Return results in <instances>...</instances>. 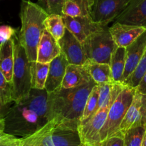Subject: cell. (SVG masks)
Returning <instances> with one entry per match:
<instances>
[{
    "mask_svg": "<svg viewBox=\"0 0 146 146\" xmlns=\"http://www.w3.org/2000/svg\"><path fill=\"white\" fill-rule=\"evenodd\" d=\"M48 92L31 89L28 96L9 107L4 117V133L18 138L31 135L48 122Z\"/></svg>",
    "mask_w": 146,
    "mask_h": 146,
    "instance_id": "6da1fadb",
    "label": "cell"
},
{
    "mask_svg": "<svg viewBox=\"0 0 146 146\" xmlns=\"http://www.w3.org/2000/svg\"><path fill=\"white\" fill-rule=\"evenodd\" d=\"M94 80L74 88L60 87L48 93L47 117L78 129L81 121L87 100L94 86Z\"/></svg>",
    "mask_w": 146,
    "mask_h": 146,
    "instance_id": "7a4b0ae2",
    "label": "cell"
},
{
    "mask_svg": "<svg viewBox=\"0 0 146 146\" xmlns=\"http://www.w3.org/2000/svg\"><path fill=\"white\" fill-rule=\"evenodd\" d=\"M48 15L39 4L30 0L21 1L19 13L21 26L17 35L30 62L36 61L37 47L45 30L44 21Z\"/></svg>",
    "mask_w": 146,
    "mask_h": 146,
    "instance_id": "3957f363",
    "label": "cell"
},
{
    "mask_svg": "<svg viewBox=\"0 0 146 146\" xmlns=\"http://www.w3.org/2000/svg\"><path fill=\"white\" fill-rule=\"evenodd\" d=\"M19 143L24 146H79L82 142L78 129L51 120L31 135L19 138Z\"/></svg>",
    "mask_w": 146,
    "mask_h": 146,
    "instance_id": "277c9868",
    "label": "cell"
},
{
    "mask_svg": "<svg viewBox=\"0 0 146 146\" xmlns=\"http://www.w3.org/2000/svg\"><path fill=\"white\" fill-rule=\"evenodd\" d=\"M17 33L13 37L14 64L11 80V92L14 102H18L25 98L32 89L31 62L29 61L25 50L20 43Z\"/></svg>",
    "mask_w": 146,
    "mask_h": 146,
    "instance_id": "5b68a950",
    "label": "cell"
},
{
    "mask_svg": "<svg viewBox=\"0 0 146 146\" xmlns=\"http://www.w3.org/2000/svg\"><path fill=\"white\" fill-rule=\"evenodd\" d=\"M136 90L125 85L111 106L106 121L100 133L101 142L120 132V126L131 106Z\"/></svg>",
    "mask_w": 146,
    "mask_h": 146,
    "instance_id": "8992f818",
    "label": "cell"
},
{
    "mask_svg": "<svg viewBox=\"0 0 146 146\" xmlns=\"http://www.w3.org/2000/svg\"><path fill=\"white\" fill-rule=\"evenodd\" d=\"M87 60L110 64L111 58L117 45L109 29L105 27L90 35L82 43Z\"/></svg>",
    "mask_w": 146,
    "mask_h": 146,
    "instance_id": "52a82bcc",
    "label": "cell"
},
{
    "mask_svg": "<svg viewBox=\"0 0 146 146\" xmlns=\"http://www.w3.org/2000/svg\"><path fill=\"white\" fill-rule=\"evenodd\" d=\"M113 102V101L109 102L91 117L80 123L78 130L82 143L90 146H98L101 143L100 133L106 121L110 107Z\"/></svg>",
    "mask_w": 146,
    "mask_h": 146,
    "instance_id": "ba28073f",
    "label": "cell"
},
{
    "mask_svg": "<svg viewBox=\"0 0 146 146\" xmlns=\"http://www.w3.org/2000/svg\"><path fill=\"white\" fill-rule=\"evenodd\" d=\"M131 0H95L91 17L103 27L117 18L123 11Z\"/></svg>",
    "mask_w": 146,
    "mask_h": 146,
    "instance_id": "9c48e42d",
    "label": "cell"
},
{
    "mask_svg": "<svg viewBox=\"0 0 146 146\" xmlns=\"http://www.w3.org/2000/svg\"><path fill=\"white\" fill-rule=\"evenodd\" d=\"M62 17L66 29L81 43L94 32L105 27L94 21L91 16L72 17L62 15Z\"/></svg>",
    "mask_w": 146,
    "mask_h": 146,
    "instance_id": "30bf717a",
    "label": "cell"
},
{
    "mask_svg": "<svg viewBox=\"0 0 146 146\" xmlns=\"http://www.w3.org/2000/svg\"><path fill=\"white\" fill-rule=\"evenodd\" d=\"M145 125L146 94L135 92L132 103L120 126V132L124 135L131 127Z\"/></svg>",
    "mask_w": 146,
    "mask_h": 146,
    "instance_id": "8fae6325",
    "label": "cell"
},
{
    "mask_svg": "<svg viewBox=\"0 0 146 146\" xmlns=\"http://www.w3.org/2000/svg\"><path fill=\"white\" fill-rule=\"evenodd\" d=\"M58 42L61 53L68 60V64L83 65L86 62L87 57L84 52L82 43L68 29H66L64 35Z\"/></svg>",
    "mask_w": 146,
    "mask_h": 146,
    "instance_id": "7c38bea8",
    "label": "cell"
},
{
    "mask_svg": "<svg viewBox=\"0 0 146 146\" xmlns=\"http://www.w3.org/2000/svg\"><path fill=\"white\" fill-rule=\"evenodd\" d=\"M115 22L146 28V0H131Z\"/></svg>",
    "mask_w": 146,
    "mask_h": 146,
    "instance_id": "4fadbf2b",
    "label": "cell"
},
{
    "mask_svg": "<svg viewBox=\"0 0 146 146\" xmlns=\"http://www.w3.org/2000/svg\"><path fill=\"white\" fill-rule=\"evenodd\" d=\"M146 50V30L129 46L125 47V67L121 83L124 84L138 66Z\"/></svg>",
    "mask_w": 146,
    "mask_h": 146,
    "instance_id": "5bb4252c",
    "label": "cell"
},
{
    "mask_svg": "<svg viewBox=\"0 0 146 146\" xmlns=\"http://www.w3.org/2000/svg\"><path fill=\"white\" fill-rule=\"evenodd\" d=\"M108 29L117 47L125 48L141 35L146 28L115 22Z\"/></svg>",
    "mask_w": 146,
    "mask_h": 146,
    "instance_id": "9a60e30c",
    "label": "cell"
},
{
    "mask_svg": "<svg viewBox=\"0 0 146 146\" xmlns=\"http://www.w3.org/2000/svg\"><path fill=\"white\" fill-rule=\"evenodd\" d=\"M68 65V60L63 53H61L50 62L48 77L44 88L47 92H52L61 87Z\"/></svg>",
    "mask_w": 146,
    "mask_h": 146,
    "instance_id": "2e32d148",
    "label": "cell"
},
{
    "mask_svg": "<svg viewBox=\"0 0 146 146\" xmlns=\"http://www.w3.org/2000/svg\"><path fill=\"white\" fill-rule=\"evenodd\" d=\"M61 53L58 41L46 30H44L37 47L36 61L50 63Z\"/></svg>",
    "mask_w": 146,
    "mask_h": 146,
    "instance_id": "e0dca14e",
    "label": "cell"
},
{
    "mask_svg": "<svg viewBox=\"0 0 146 146\" xmlns=\"http://www.w3.org/2000/svg\"><path fill=\"white\" fill-rule=\"evenodd\" d=\"M92 80L84 65L68 64L61 87L64 88H74L88 84Z\"/></svg>",
    "mask_w": 146,
    "mask_h": 146,
    "instance_id": "ac0fdd59",
    "label": "cell"
},
{
    "mask_svg": "<svg viewBox=\"0 0 146 146\" xmlns=\"http://www.w3.org/2000/svg\"><path fill=\"white\" fill-rule=\"evenodd\" d=\"M14 64V40L13 37L0 43V70L7 80L11 83Z\"/></svg>",
    "mask_w": 146,
    "mask_h": 146,
    "instance_id": "d6986e66",
    "label": "cell"
},
{
    "mask_svg": "<svg viewBox=\"0 0 146 146\" xmlns=\"http://www.w3.org/2000/svg\"><path fill=\"white\" fill-rule=\"evenodd\" d=\"M83 65L86 69L91 79L97 84L114 82L112 78L110 64L96 62L87 60Z\"/></svg>",
    "mask_w": 146,
    "mask_h": 146,
    "instance_id": "ffe728a7",
    "label": "cell"
},
{
    "mask_svg": "<svg viewBox=\"0 0 146 146\" xmlns=\"http://www.w3.org/2000/svg\"><path fill=\"white\" fill-rule=\"evenodd\" d=\"M95 0H65L63 15L69 17L91 16Z\"/></svg>",
    "mask_w": 146,
    "mask_h": 146,
    "instance_id": "44dd1931",
    "label": "cell"
},
{
    "mask_svg": "<svg viewBox=\"0 0 146 146\" xmlns=\"http://www.w3.org/2000/svg\"><path fill=\"white\" fill-rule=\"evenodd\" d=\"M126 50L125 47H118L113 52L110 62L111 74L114 82H121L125 67Z\"/></svg>",
    "mask_w": 146,
    "mask_h": 146,
    "instance_id": "7402d4cb",
    "label": "cell"
},
{
    "mask_svg": "<svg viewBox=\"0 0 146 146\" xmlns=\"http://www.w3.org/2000/svg\"><path fill=\"white\" fill-rule=\"evenodd\" d=\"M50 63L32 62L30 65L31 77V87L36 90H44L48 77Z\"/></svg>",
    "mask_w": 146,
    "mask_h": 146,
    "instance_id": "603a6c76",
    "label": "cell"
},
{
    "mask_svg": "<svg viewBox=\"0 0 146 146\" xmlns=\"http://www.w3.org/2000/svg\"><path fill=\"white\" fill-rule=\"evenodd\" d=\"M45 29L48 31L56 41H59L66 31V27L62 16L58 14H48L44 21Z\"/></svg>",
    "mask_w": 146,
    "mask_h": 146,
    "instance_id": "cb8c5ba5",
    "label": "cell"
},
{
    "mask_svg": "<svg viewBox=\"0 0 146 146\" xmlns=\"http://www.w3.org/2000/svg\"><path fill=\"white\" fill-rule=\"evenodd\" d=\"M146 131L145 125L131 127L123 135L124 146H141Z\"/></svg>",
    "mask_w": 146,
    "mask_h": 146,
    "instance_id": "d4e9b609",
    "label": "cell"
},
{
    "mask_svg": "<svg viewBox=\"0 0 146 146\" xmlns=\"http://www.w3.org/2000/svg\"><path fill=\"white\" fill-rule=\"evenodd\" d=\"M146 72V50L143 55L142 58L140 60L138 66L134 70L133 72L131 74L129 77L124 82V84L128 87L136 88L142 80L143 77Z\"/></svg>",
    "mask_w": 146,
    "mask_h": 146,
    "instance_id": "484cf974",
    "label": "cell"
},
{
    "mask_svg": "<svg viewBox=\"0 0 146 146\" xmlns=\"http://www.w3.org/2000/svg\"><path fill=\"white\" fill-rule=\"evenodd\" d=\"M98 98H99V85L96 84L88 97L81 121L88 119L98 111Z\"/></svg>",
    "mask_w": 146,
    "mask_h": 146,
    "instance_id": "4316f807",
    "label": "cell"
},
{
    "mask_svg": "<svg viewBox=\"0 0 146 146\" xmlns=\"http://www.w3.org/2000/svg\"><path fill=\"white\" fill-rule=\"evenodd\" d=\"M0 97L4 105H9L12 102L11 83L7 80L0 70Z\"/></svg>",
    "mask_w": 146,
    "mask_h": 146,
    "instance_id": "83f0119b",
    "label": "cell"
},
{
    "mask_svg": "<svg viewBox=\"0 0 146 146\" xmlns=\"http://www.w3.org/2000/svg\"><path fill=\"white\" fill-rule=\"evenodd\" d=\"M40 2L44 4L43 8L48 14L63 15V7L65 0H41Z\"/></svg>",
    "mask_w": 146,
    "mask_h": 146,
    "instance_id": "f1b7e54d",
    "label": "cell"
},
{
    "mask_svg": "<svg viewBox=\"0 0 146 146\" xmlns=\"http://www.w3.org/2000/svg\"><path fill=\"white\" fill-rule=\"evenodd\" d=\"M98 146H124L123 135L119 132L115 135L102 140Z\"/></svg>",
    "mask_w": 146,
    "mask_h": 146,
    "instance_id": "f546056e",
    "label": "cell"
},
{
    "mask_svg": "<svg viewBox=\"0 0 146 146\" xmlns=\"http://www.w3.org/2000/svg\"><path fill=\"white\" fill-rule=\"evenodd\" d=\"M18 32L16 29L9 25L0 26V43L11 40Z\"/></svg>",
    "mask_w": 146,
    "mask_h": 146,
    "instance_id": "4dcf8cb0",
    "label": "cell"
},
{
    "mask_svg": "<svg viewBox=\"0 0 146 146\" xmlns=\"http://www.w3.org/2000/svg\"><path fill=\"white\" fill-rule=\"evenodd\" d=\"M136 92L143 94H146V72L145 75L143 77L142 80L141 81L138 87L135 88Z\"/></svg>",
    "mask_w": 146,
    "mask_h": 146,
    "instance_id": "1f68e13d",
    "label": "cell"
},
{
    "mask_svg": "<svg viewBox=\"0 0 146 146\" xmlns=\"http://www.w3.org/2000/svg\"><path fill=\"white\" fill-rule=\"evenodd\" d=\"M9 107L8 105H4L1 101V99L0 97V117L4 118L5 115H7V112H8Z\"/></svg>",
    "mask_w": 146,
    "mask_h": 146,
    "instance_id": "d6a6232c",
    "label": "cell"
},
{
    "mask_svg": "<svg viewBox=\"0 0 146 146\" xmlns=\"http://www.w3.org/2000/svg\"><path fill=\"white\" fill-rule=\"evenodd\" d=\"M0 131L4 132V119L0 117Z\"/></svg>",
    "mask_w": 146,
    "mask_h": 146,
    "instance_id": "836d02e7",
    "label": "cell"
},
{
    "mask_svg": "<svg viewBox=\"0 0 146 146\" xmlns=\"http://www.w3.org/2000/svg\"><path fill=\"white\" fill-rule=\"evenodd\" d=\"M141 146H146V131H145V135H144L142 145H141Z\"/></svg>",
    "mask_w": 146,
    "mask_h": 146,
    "instance_id": "e575fe53",
    "label": "cell"
},
{
    "mask_svg": "<svg viewBox=\"0 0 146 146\" xmlns=\"http://www.w3.org/2000/svg\"><path fill=\"white\" fill-rule=\"evenodd\" d=\"M19 138H18V139H17V140H15V141H14V143H11V145H9V146H17V145H18V141H19Z\"/></svg>",
    "mask_w": 146,
    "mask_h": 146,
    "instance_id": "d590c367",
    "label": "cell"
},
{
    "mask_svg": "<svg viewBox=\"0 0 146 146\" xmlns=\"http://www.w3.org/2000/svg\"><path fill=\"white\" fill-rule=\"evenodd\" d=\"M79 146H90V145H86V144H84V143H81V145Z\"/></svg>",
    "mask_w": 146,
    "mask_h": 146,
    "instance_id": "8d00e7d4",
    "label": "cell"
},
{
    "mask_svg": "<svg viewBox=\"0 0 146 146\" xmlns=\"http://www.w3.org/2000/svg\"><path fill=\"white\" fill-rule=\"evenodd\" d=\"M17 146H24V145H21V144H20V143H19V139L18 145H17Z\"/></svg>",
    "mask_w": 146,
    "mask_h": 146,
    "instance_id": "74e56055",
    "label": "cell"
},
{
    "mask_svg": "<svg viewBox=\"0 0 146 146\" xmlns=\"http://www.w3.org/2000/svg\"><path fill=\"white\" fill-rule=\"evenodd\" d=\"M38 1H41V0H38Z\"/></svg>",
    "mask_w": 146,
    "mask_h": 146,
    "instance_id": "f35d334b",
    "label": "cell"
}]
</instances>
